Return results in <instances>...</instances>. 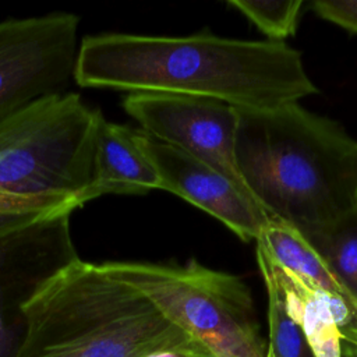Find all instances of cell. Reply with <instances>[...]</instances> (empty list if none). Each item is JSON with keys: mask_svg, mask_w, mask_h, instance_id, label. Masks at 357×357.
<instances>
[{"mask_svg": "<svg viewBox=\"0 0 357 357\" xmlns=\"http://www.w3.org/2000/svg\"><path fill=\"white\" fill-rule=\"evenodd\" d=\"M74 81L85 88L206 98L266 110L318 92L301 53L286 42L102 33L79 45Z\"/></svg>", "mask_w": 357, "mask_h": 357, "instance_id": "cell-1", "label": "cell"}, {"mask_svg": "<svg viewBox=\"0 0 357 357\" xmlns=\"http://www.w3.org/2000/svg\"><path fill=\"white\" fill-rule=\"evenodd\" d=\"M236 159L254 202L301 234L357 208V139L300 102L237 109Z\"/></svg>", "mask_w": 357, "mask_h": 357, "instance_id": "cell-2", "label": "cell"}, {"mask_svg": "<svg viewBox=\"0 0 357 357\" xmlns=\"http://www.w3.org/2000/svg\"><path fill=\"white\" fill-rule=\"evenodd\" d=\"M20 357H144L191 337L141 290L81 258L28 304Z\"/></svg>", "mask_w": 357, "mask_h": 357, "instance_id": "cell-3", "label": "cell"}, {"mask_svg": "<svg viewBox=\"0 0 357 357\" xmlns=\"http://www.w3.org/2000/svg\"><path fill=\"white\" fill-rule=\"evenodd\" d=\"M100 114L63 91L0 119V229L84 205Z\"/></svg>", "mask_w": 357, "mask_h": 357, "instance_id": "cell-4", "label": "cell"}, {"mask_svg": "<svg viewBox=\"0 0 357 357\" xmlns=\"http://www.w3.org/2000/svg\"><path fill=\"white\" fill-rule=\"evenodd\" d=\"M100 265L148 296L213 357H266L252 294L240 276L195 259L184 265L128 261Z\"/></svg>", "mask_w": 357, "mask_h": 357, "instance_id": "cell-5", "label": "cell"}, {"mask_svg": "<svg viewBox=\"0 0 357 357\" xmlns=\"http://www.w3.org/2000/svg\"><path fill=\"white\" fill-rule=\"evenodd\" d=\"M71 215L63 211L0 229V357H20L28 336V304L79 259Z\"/></svg>", "mask_w": 357, "mask_h": 357, "instance_id": "cell-6", "label": "cell"}, {"mask_svg": "<svg viewBox=\"0 0 357 357\" xmlns=\"http://www.w3.org/2000/svg\"><path fill=\"white\" fill-rule=\"evenodd\" d=\"M78 26L77 15L60 11L0 21V119L74 79Z\"/></svg>", "mask_w": 357, "mask_h": 357, "instance_id": "cell-7", "label": "cell"}, {"mask_svg": "<svg viewBox=\"0 0 357 357\" xmlns=\"http://www.w3.org/2000/svg\"><path fill=\"white\" fill-rule=\"evenodd\" d=\"M123 107L142 131L212 166L251 198L236 159L234 106L206 98L128 93Z\"/></svg>", "mask_w": 357, "mask_h": 357, "instance_id": "cell-8", "label": "cell"}, {"mask_svg": "<svg viewBox=\"0 0 357 357\" xmlns=\"http://www.w3.org/2000/svg\"><path fill=\"white\" fill-rule=\"evenodd\" d=\"M144 145L159 172L163 191L209 213L243 241L261 236L269 216L225 174L145 131Z\"/></svg>", "mask_w": 357, "mask_h": 357, "instance_id": "cell-9", "label": "cell"}, {"mask_svg": "<svg viewBox=\"0 0 357 357\" xmlns=\"http://www.w3.org/2000/svg\"><path fill=\"white\" fill-rule=\"evenodd\" d=\"M163 190L159 172L144 145V131L100 114L93 146L92 180L84 204L105 194H146Z\"/></svg>", "mask_w": 357, "mask_h": 357, "instance_id": "cell-10", "label": "cell"}, {"mask_svg": "<svg viewBox=\"0 0 357 357\" xmlns=\"http://www.w3.org/2000/svg\"><path fill=\"white\" fill-rule=\"evenodd\" d=\"M301 236L357 301V208Z\"/></svg>", "mask_w": 357, "mask_h": 357, "instance_id": "cell-11", "label": "cell"}, {"mask_svg": "<svg viewBox=\"0 0 357 357\" xmlns=\"http://www.w3.org/2000/svg\"><path fill=\"white\" fill-rule=\"evenodd\" d=\"M257 264L268 296L269 344L266 357H314L300 326L289 315L271 264L268 245L257 238Z\"/></svg>", "mask_w": 357, "mask_h": 357, "instance_id": "cell-12", "label": "cell"}, {"mask_svg": "<svg viewBox=\"0 0 357 357\" xmlns=\"http://www.w3.org/2000/svg\"><path fill=\"white\" fill-rule=\"evenodd\" d=\"M227 4L250 20L272 42H284L297 31L303 0H229Z\"/></svg>", "mask_w": 357, "mask_h": 357, "instance_id": "cell-13", "label": "cell"}, {"mask_svg": "<svg viewBox=\"0 0 357 357\" xmlns=\"http://www.w3.org/2000/svg\"><path fill=\"white\" fill-rule=\"evenodd\" d=\"M312 10L322 20L357 33V0H315Z\"/></svg>", "mask_w": 357, "mask_h": 357, "instance_id": "cell-14", "label": "cell"}, {"mask_svg": "<svg viewBox=\"0 0 357 357\" xmlns=\"http://www.w3.org/2000/svg\"><path fill=\"white\" fill-rule=\"evenodd\" d=\"M208 354L211 353L204 346H201L198 342L191 339L185 343L162 349L151 354H146L144 357H205Z\"/></svg>", "mask_w": 357, "mask_h": 357, "instance_id": "cell-15", "label": "cell"}, {"mask_svg": "<svg viewBox=\"0 0 357 357\" xmlns=\"http://www.w3.org/2000/svg\"><path fill=\"white\" fill-rule=\"evenodd\" d=\"M205 357H213V356H212V354H208V356H205Z\"/></svg>", "mask_w": 357, "mask_h": 357, "instance_id": "cell-16", "label": "cell"}]
</instances>
